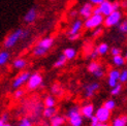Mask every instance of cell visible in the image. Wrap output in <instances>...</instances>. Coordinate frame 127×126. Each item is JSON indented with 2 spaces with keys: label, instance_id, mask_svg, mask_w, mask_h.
<instances>
[{
  "label": "cell",
  "instance_id": "52a82bcc",
  "mask_svg": "<svg viewBox=\"0 0 127 126\" xmlns=\"http://www.w3.org/2000/svg\"><path fill=\"white\" fill-rule=\"evenodd\" d=\"M98 6V8L100 10V14L102 15L103 17L109 16L111 12L114 11V7H113V2L110 1V0H103Z\"/></svg>",
  "mask_w": 127,
  "mask_h": 126
},
{
  "label": "cell",
  "instance_id": "7a4b0ae2",
  "mask_svg": "<svg viewBox=\"0 0 127 126\" xmlns=\"http://www.w3.org/2000/svg\"><path fill=\"white\" fill-rule=\"evenodd\" d=\"M103 20L104 17L100 14H92L89 18L85 19L84 22V27L86 29H95L97 27H100L101 25H103Z\"/></svg>",
  "mask_w": 127,
  "mask_h": 126
},
{
  "label": "cell",
  "instance_id": "7dc6e473",
  "mask_svg": "<svg viewBox=\"0 0 127 126\" xmlns=\"http://www.w3.org/2000/svg\"><path fill=\"white\" fill-rule=\"evenodd\" d=\"M124 58L127 60V51H126V53H125V56H124Z\"/></svg>",
  "mask_w": 127,
  "mask_h": 126
},
{
  "label": "cell",
  "instance_id": "4fadbf2b",
  "mask_svg": "<svg viewBox=\"0 0 127 126\" xmlns=\"http://www.w3.org/2000/svg\"><path fill=\"white\" fill-rule=\"evenodd\" d=\"M119 75H120V71L118 69H112L109 72V80H107V84L110 87H114L118 84L119 81Z\"/></svg>",
  "mask_w": 127,
  "mask_h": 126
},
{
  "label": "cell",
  "instance_id": "7bdbcfd3",
  "mask_svg": "<svg viewBox=\"0 0 127 126\" xmlns=\"http://www.w3.org/2000/svg\"><path fill=\"white\" fill-rule=\"evenodd\" d=\"M120 4H121V7L127 8V0H121V1H120Z\"/></svg>",
  "mask_w": 127,
  "mask_h": 126
},
{
  "label": "cell",
  "instance_id": "74e56055",
  "mask_svg": "<svg viewBox=\"0 0 127 126\" xmlns=\"http://www.w3.org/2000/svg\"><path fill=\"white\" fill-rule=\"evenodd\" d=\"M111 54L113 56H116V55H120L121 54V50H120L119 48H116V47H114L111 49Z\"/></svg>",
  "mask_w": 127,
  "mask_h": 126
},
{
  "label": "cell",
  "instance_id": "b9f144b4",
  "mask_svg": "<svg viewBox=\"0 0 127 126\" xmlns=\"http://www.w3.org/2000/svg\"><path fill=\"white\" fill-rule=\"evenodd\" d=\"M79 15V12H78V10H75V9H73V10H71L70 12H69V16H70L71 18H75Z\"/></svg>",
  "mask_w": 127,
  "mask_h": 126
},
{
  "label": "cell",
  "instance_id": "3957f363",
  "mask_svg": "<svg viewBox=\"0 0 127 126\" xmlns=\"http://www.w3.org/2000/svg\"><path fill=\"white\" fill-rule=\"evenodd\" d=\"M66 116L69 120V124L71 126H82L83 124V116H82L81 110L78 106H73V108L69 109Z\"/></svg>",
  "mask_w": 127,
  "mask_h": 126
},
{
  "label": "cell",
  "instance_id": "e0dca14e",
  "mask_svg": "<svg viewBox=\"0 0 127 126\" xmlns=\"http://www.w3.org/2000/svg\"><path fill=\"white\" fill-rule=\"evenodd\" d=\"M63 55L65 56V58L68 60H72L75 58V56H77V51L73 49V48H67L65 49L64 51H63Z\"/></svg>",
  "mask_w": 127,
  "mask_h": 126
},
{
  "label": "cell",
  "instance_id": "ab89813d",
  "mask_svg": "<svg viewBox=\"0 0 127 126\" xmlns=\"http://www.w3.org/2000/svg\"><path fill=\"white\" fill-rule=\"evenodd\" d=\"M113 2V7H114V10H118L120 9V7H121V4H120V1H117V0H115V1H112Z\"/></svg>",
  "mask_w": 127,
  "mask_h": 126
},
{
  "label": "cell",
  "instance_id": "d6986e66",
  "mask_svg": "<svg viewBox=\"0 0 127 126\" xmlns=\"http://www.w3.org/2000/svg\"><path fill=\"white\" fill-rule=\"evenodd\" d=\"M55 115H56L55 106H50V108H47V106H46V109H43V111H42V116L44 118H47V119L52 118Z\"/></svg>",
  "mask_w": 127,
  "mask_h": 126
},
{
  "label": "cell",
  "instance_id": "7c38bea8",
  "mask_svg": "<svg viewBox=\"0 0 127 126\" xmlns=\"http://www.w3.org/2000/svg\"><path fill=\"white\" fill-rule=\"evenodd\" d=\"M99 89V84L97 82H93L85 86V97L86 98H90L94 95V93Z\"/></svg>",
  "mask_w": 127,
  "mask_h": 126
},
{
  "label": "cell",
  "instance_id": "8fae6325",
  "mask_svg": "<svg viewBox=\"0 0 127 126\" xmlns=\"http://www.w3.org/2000/svg\"><path fill=\"white\" fill-rule=\"evenodd\" d=\"M30 77V72L28 71H24L22 73H20L18 75V77L15 79L14 83H12V87L18 89V88H20L21 86H23L25 83H27V81Z\"/></svg>",
  "mask_w": 127,
  "mask_h": 126
},
{
  "label": "cell",
  "instance_id": "d6a6232c",
  "mask_svg": "<svg viewBox=\"0 0 127 126\" xmlns=\"http://www.w3.org/2000/svg\"><path fill=\"white\" fill-rule=\"evenodd\" d=\"M119 82H120L121 84L126 83V82H127V69H123L122 71H120Z\"/></svg>",
  "mask_w": 127,
  "mask_h": 126
},
{
  "label": "cell",
  "instance_id": "603a6c76",
  "mask_svg": "<svg viewBox=\"0 0 127 126\" xmlns=\"http://www.w3.org/2000/svg\"><path fill=\"white\" fill-rule=\"evenodd\" d=\"M96 50H97L98 54L102 56V55H105L107 52H109L110 48H109V45H107V43H105V42H101L100 45H98V47L96 48Z\"/></svg>",
  "mask_w": 127,
  "mask_h": 126
},
{
  "label": "cell",
  "instance_id": "9a60e30c",
  "mask_svg": "<svg viewBox=\"0 0 127 126\" xmlns=\"http://www.w3.org/2000/svg\"><path fill=\"white\" fill-rule=\"evenodd\" d=\"M53 45H54L53 37H43L42 39H40L38 42H37L36 46H38L44 50H47V51H49V50L53 47Z\"/></svg>",
  "mask_w": 127,
  "mask_h": 126
},
{
  "label": "cell",
  "instance_id": "60d3db41",
  "mask_svg": "<svg viewBox=\"0 0 127 126\" xmlns=\"http://www.w3.org/2000/svg\"><path fill=\"white\" fill-rule=\"evenodd\" d=\"M103 0H89V2L90 3H92L94 6H97V5H99L101 2H102Z\"/></svg>",
  "mask_w": 127,
  "mask_h": 126
},
{
  "label": "cell",
  "instance_id": "f6af8a7d",
  "mask_svg": "<svg viewBox=\"0 0 127 126\" xmlns=\"http://www.w3.org/2000/svg\"><path fill=\"white\" fill-rule=\"evenodd\" d=\"M1 119H2V120H3L4 122H7V119H8V114H6V113H5V114H3V116L1 117Z\"/></svg>",
  "mask_w": 127,
  "mask_h": 126
},
{
  "label": "cell",
  "instance_id": "cb8c5ba5",
  "mask_svg": "<svg viewBox=\"0 0 127 126\" xmlns=\"http://www.w3.org/2000/svg\"><path fill=\"white\" fill-rule=\"evenodd\" d=\"M100 67H102L101 66V64L99 62H97V61H91L90 63H89V65H88V71L89 72H91V73H93L94 71H96L97 69H99Z\"/></svg>",
  "mask_w": 127,
  "mask_h": 126
},
{
  "label": "cell",
  "instance_id": "d4e9b609",
  "mask_svg": "<svg viewBox=\"0 0 127 126\" xmlns=\"http://www.w3.org/2000/svg\"><path fill=\"white\" fill-rule=\"evenodd\" d=\"M67 62V59L65 58V56L64 55H61L59 56V58L57 59L54 63V67H57V68H59V67H62V66H64L65 65V63Z\"/></svg>",
  "mask_w": 127,
  "mask_h": 126
},
{
  "label": "cell",
  "instance_id": "30bf717a",
  "mask_svg": "<svg viewBox=\"0 0 127 126\" xmlns=\"http://www.w3.org/2000/svg\"><path fill=\"white\" fill-rule=\"evenodd\" d=\"M95 116L97 117L99 122H107L111 118V111L104 106H101L95 112Z\"/></svg>",
  "mask_w": 127,
  "mask_h": 126
},
{
  "label": "cell",
  "instance_id": "ffe728a7",
  "mask_svg": "<svg viewBox=\"0 0 127 126\" xmlns=\"http://www.w3.org/2000/svg\"><path fill=\"white\" fill-rule=\"evenodd\" d=\"M113 63L117 67L123 66L124 63H125V58L123 57L121 54H120V55H116V56H113Z\"/></svg>",
  "mask_w": 127,
  "mask_h": 126
},
{
  "label": "cell",
  "instance_id": "8992f818",
  "mask_svg": "<svg viewBox=\"0 0 127 126\" xmlns=\"http://www.w3.org/2000/svg\"><path fill=\"white\" fill-rule=\"evenodd\" d=\"M37 18H38V10H37L35 6H33V7L29 8L26 14H25L24 22L26 24H32L37 20Z\"/></svg>",
  "mask_w": 127,
  "mask_h": 126
},
{
  "label": "cell",
  "instance_id": "277c9868",
  "mask_svg": "<svg viewBox=\"0 0 127 126\" xmlns=\"http://www.w3.org/2000/svg\"><path fill=\"white\" fill-rule=\"evenodd\" d=\"M122 20V12L120 11V9L118 10H114L113 12L109 16L104 17V20H103V25L107 28H111L114 26H118V24L121 22Z\"/></svg>",
  "mask_w": 127,
  "mask_h": 126
},
{
  "label": "cell",
  "instance_id": "83f0119b",
  "mask_svg": "<svg viewBox=\"0 0 127 126\" xmlns=\"http://www.w3.org/2000/svg\"><path fill=\"white\" fill-rule=\"evenodd\" d=\"M118 29L120 33L127 34V20H121V22L118 24Z\"/></svg>",
  "mask_w": 127,
  "mask_h": 126
},
{
  "label": "cell",
  "instance_id": "2e32d148",
  "mask_svg": "<svg viewBox=\"0 0 127 126\" xmlns=\"http://www.w3.org/2000/svg\"><path fill=\"white\" fill-rule=\"evenodd\" d=\"M50 120H51V126H62L63 124H64L65 122V119L64 117H62V116H53L52 118H50Z\"/></svg>",
  "mask_w": 127,
  "mask_h": 126
},
{
  "label": "cell",
  "instance_id": "484cf974",
  "mask_svg": "<svg viewBox=\"0 0 127 126\" xmlns=\"http://www.w3.org/2000/svg\"><path fill=\"white\" fill-rule=\"evenodd\" d=\"M55 103H56V100H55L54 96H52V95L47 96L43 100V104H44V106H47V108H50V106H55Z\"/></svg>",
  "mask_w": 127,
  "mask_h": 126
},
{
  "label": "cell",
  "instance_id": "1f68e13d",
  "mask_svg": "<svg viewBox=\"0 0 127 126\" xmlns=\"http://www.w3.org/2000/svg\"><path fill=\"white\" fill-rule=\"evenodd\" d=\"M121 90H122V85L121 84H117L116 86L112 87L111 94H112V95H114V96H116V95H118V94H120Z\"/></svg>",
  "mask_w": 127,
  "mask_h": 126
},
{
  "label": "cell",
  "instance_id": "6da1fadb",
  "mask_svg": "<svg viewBox=\"0 0 127 126\" xmlns=\"http://www.w3.org/2000/svg\"><path fill=\"white\" fill-rule=\"evenodd\" d=\"M29 35H30V30L19 28L7 35V37H6L3 41V46L5 49L14 48L20 40H24V39L28 38Z\"/></svg>",
  "mask_w": 127,
  "mask_h": 126
},
{
  "label": "cell",
  "instance_id": "f35d334b",
  "mask_svg": "<svg viewBox=\"0 0 127 126\" xmlns=\"http://www.w3.org/2000/svg\"><path fill=\"white\" fill-rule=\"evenodd\" d=\"M23 94H24V91L22 90V89H20V88H18V90L15 92V98H21L22 96H23Z\"/></svg>",
  "mask_w": 127,
  "mask_h": 126
},
{
  "label": "cell",
  "instance_id": "4316f807",
  "mask_svg": "<svg viewBox=\"0 0 127 126\" xmlns=\"http://www.w3.org/2000/svg\"><path fill=\"white\" fill-rule=\"evenodd\" d=\"M47 52H48L47 50H44V49H42L38 46H35L34 49H33V55L36 56V57H41V56L46 55Z\"/></svg>",
  "mask_w": 127,
  "mask_h": 126
},
{
  "label": "cell",
  "instance_id": "d590c367",
  "mask_svg": "<svg viewBox=\"0 0 127 126\" xmlns=\"http://www.w3.org/2000/svg\"><path fill=\"white\" fill-rule=\"evenodd\" d=\"M98 56H99V54H98V52H97L96 48H95L94 50H91L90 53H89V58H91L92 60H95V59L98 57Z\"/></svg>",
  "mask_w": 127,
  "mask_h": 126
},
{
  "label": "cell",
  "instance_id": "f1b7e54d",
  "mask_svg": "<svg viewBox=\"0 0 127 126\" xmlns=\"http://www.w3.org/2000/svg\"><path fill=\"white\" fill-rule=\"evenodd\" d=\"M52 93L54 94V95H56V96H61L62 93H63L61 86H60L59 84H55V85L52 87Z\"/></svg>",
  "mask_w": 127,
  "mask_h": 126
},
{
  "label": "cell",
  "instance_id": "9c48e42d",
  "mask_svg": "<svg viewBox=\"0 0 127 126\" xmlns=\"http://www.w3.org/2000/svg\"><path fill=\"white\" fill-rule=\"evenodd\" d=\"M93 8H94V5L92 3L86 2L81 6V8L79 9L78 12L83 19H87L93 14Z\"/></svg>",
  "mask_w": 127,
  "mask_h": 126
},
{
  "label": "cell",
  "instance_id": "836d02e7",
  "mask_svg": "<svg viewBox=\"0 0 127 126\" xmlns=\"http://www.w3.org/2000/svg\"><path fill=\"white\" fill-rule=\"evenodd\" d=\"M93 74H94V77H95V78H98V79L102 78L103 75H104V71H103V68H102V67H100L99 69H97L96 71H94V72H93Z\"/></svg>",
  "mask_w": 127,
  "mask_h": 126
},
{
  "label": "cell",
  "instance_id": "5b68a950",
  "mask_svg": "<svg viewBox=\"0 0 127 126\" xmlns=\"http://www.w3.org/2000/svg\"><path fill=\"white\" fill-rule=\"evenodd\" d=\"M42 85V77L39 73H33L30 74V77L27 81V88L29 90H35L38 87H40Z\"/></svg>",
  "mask_w": 127,
  "mask_h": 126
},
{
  "label": "cell",
  "instance_id": "8d00e7d4",
  "mask_svg": "<svg viewBox=\"0 0 127 126\" xmlns=\"http://www.w3.org/2000/svg\"><path fill=\"white\" fill-rule=\"evenodd\" d=\"M90 120H91V122H90V126H97L98 125V123H99V120L97 119V117L96 116H92L91 118H90Z\"/></svg>",
  "mask_w": 127,
  "mask_h": 126
},
{
  "label": "cell",
  "instance_id": "e575fe53",
  "mask_svg": "<svg viewBox=\"0 0 127 126\" xmlns=\"http://www.w3.org/2000/svg\"><path fill=\"white\" fill-rule=\"evenodd\" d=\"M102 32H103L102 28L97 27V28L93 29V33H92V36H93V37H98V36H100L101 34H102Z\"/></svg>",
  "mask_w": 127,
  "mask_h": 126
},
{
  "label": "cell",
  "instance_id": "c3c4849f",
  "mask_svg": "<svg viewBox=\"0 0 127 126\" xmlns=\"http://www.w3.org/2000/svg\"><path fill=\"white\" fill-rule=\"evenodd\" d=\"M52 1H55V0H52Z\"/></svg>",
  "mask_w": 127,
  "mask_h": 126
},
{
  "label": "cell",
  "instance_id": "ee69618b",
  "mask_svg": "<svg viewBox=\"0 0 127 126\" xmlns=\"http://www.w3.org/2000/svg\"><path fill=\"white\" fill-rule=\"evenodd\" d=\"M0 126H10V124H8L7 122H4L1 118H0Z\"/></svg>",
  "mask_w": 127,
  "mask_h": 126
},
{
  "label": "cell",
  "instance_id": "44dd1931",
  "mask_svg": "<svg viewBox=\"0 0 127 126\" xmlns=\"http://www.w3.org/2000/svg\"><path fill=\"white\" fill-rule=\"evenodd\" d=\"M10 54L7 51H0V66H2L8 62Z\"/></svg>",
  "mask_w": 127,
  "mask_h": 126
},
{
  "label": "cell",
  "instance_id": "bcb514c9",
  "mask_svg": "<svg viewBox=\"0 0 127 126\" xmlns=\"http://www.w3.org/2000/svg\"><path fill=\"white\" fill-rule=\"evenodd\" d=\"M97 126H109V124H107L106 122H99Z\"/></svg>",
  "mask_w": 127,
  "mask_h": 126
},
{
  "label": "cell",
  "instance_id": "5bb4252c",
  "mask_svg": "<svg viewBox=\"0 0 127 126\" xmlns=\"http://www.w3.org/2000/svg\"><path fill=\"white\" fill-rule=\"evenodd\" d=\"M81 110V114L83 117L87 118V119H90L92 116H94V105L91 104V103H88V104H85L83 108L80 109Z\"/></svg>",
  "mask_w": 127,
  "mask_h": 126
},
{
  "label": "cell",
  "instance_id": "f546056e",
  "mask_svg": "<svg viewBox=\"0 0 127 126\" xmlns=\"http://www.w3.org/2000/svg\"><path fill=\"white\" fill-rule=\"evenodd\" d=\"M19 126H33V122L30 120V118L23 117L21 119L20 123H19Z\"/></svg>",
  "mask_w": 127,
  "mask_h": 126
},
{
  "label": "cell",
  "instance_id": "4dcf8cb0",
  "mask_svg": "<svg viewBox=\"0 0 127 126\" xmlns=\"http://www.w3.org/2000/svg\"><path fill=\"white\" fill-rule=\"evenodd\" d=\"M103 106H104V108H106L107 110L113 111L114 109L116 108V102L114 101L113 99H109V100H106V101L103 103Z\"/></svg>",
  "mask_w": 127,
  "mask_h": 126
},
{
  "label": "cell",
  "instance_id": "7402d4cb",
  "mask_svg": "<svg viewBox=\"0 0 127 126\" xmlns=\"http://www.w3.org/2000/svg\"><path fill=\"white\" fill-rule=\"evenodd\" d=\"M126 124H127V117L121 116V117H118L114 120L112 126H126Z\"/></svg>",
  "mask_w": 127,
  "mask_h": 126
},
{
  "label": "cell",
  "instance_id": "ba28073f",
  "mask_svg": "<svg viewBox=\"0 0 127 126\" xmlns=\"http://www.w3.org/2000/svg\"><path fill=\"white\" fill-rule=\"evenodd\" d=\"M84 27V22L81 20V19H75V20L73 21V23L71 24L70 28H69L68 30V36L70 35H74V34H80L81 33V30L83 29Z\"/></svg>",
  "mask_w": 127,
  "mask_h": 126
},
{
  "label": "cell",
  "instance_id": "ac0fdd59",
  "mask_svg": "<svg viewBox=\"0 0 127 126\" xmlns=\"http://www.w3.org/2000/svg\"><path fill=\"white\" fill-rule=\"evenodd\" d=\"M12 66L16 69H23L27 66V61L23 58H17L14 62H12Z\"/></svg>",
  "mask_w": 127,
  "mask_h": 126
}]
</instances>
